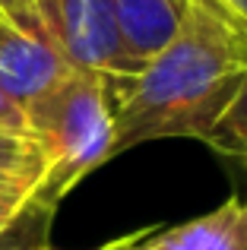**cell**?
Here are the masks:
<instances>
[{
	"mask_svg": "<svg viewBox=\"0 0 247 250\" xmlns=\"http://www.w3.org/2000/svg\"><path fill=\"white\" fill-rule=\"evenodd\" d=\"M247 76V42L187 0L184 25L140 76L114 89L111 159L140 143H206Z\"/></svg>",
	"mask_w": 247,
	"mask_h": 250,
	"instance_id": "1",
	"label": "cell"
},
{
	"mask_svg": "<svg viewBox=\"0 0 247 250\" xmlns=\"http://www.w3.org/2000/svg\"><path fill=\"white\" fill-rule=\"evenodd\" d=\"M25 130L41 152V181L32 193V203L54 212V206L89 171L111 159V83L73 70L25 108Z\"/></svg>",
	"mask_w": 247,
	"mask_h": 250,
	"instance_id": "2",
	"label": "cell"
},
{
	"mask_svg": "<svg viewBox=\"0 0 247 250\" xmlns=\"http://www.w3.org/2000/svg\"><path fill=\"white\" fill-rule=\"evenodd\" d=\"M32 10L70 70L108 80L111 95L121 83L140 76L121 44L111 0H35Z\"/></svg>",
	"mask_w": 247,
	"mask_h": 250,
	"instance_id": "3",
	"label": "cell"
},
{
	"mask_svg": "<svg viewBox=\"0 0 247 250\" xmlns=\"http://www.w3.org/2000/svg\"><path fill=\"white\" fill-rule=\"evenodd\" d=\"M70 73H73L70 63L61 57V51L51 44V38L38 25L35 10H29L22 19L3 29L0 35V89L22 111L32 102H38L44 92H51L61 80H67Z\"/></svg>",
	"mask_w": 247,
	"mask_h": 250,
	"instance_id": "4",
	"label": "cell"
},
{
	"mask_svg": "<svg viewBox=\"0 0 247 250\" xmlns=\"http://www.w3.org/2000/svg\"><path fill=\"white\" fill-rule=\"evenodd\" d=\"M99 250H247V203L231 196L190 222L162 231H136Z\"/></svg>",
	"mask_w": 247,
	"mask_h": 250,
	"instance_id": "5",
	"label": "cell"
},
{
	"mask_svg": "<svg viewBox=\"0 0 247 250\" xmlns=\"http://www.w3.org/2000/svg\"><path fill=\"white\" fill-rule=\"evenodd\" d=\"M121 44L136 70L178 38L187 0H111Z\"/></svg>",
	"mask_w": 247,
	"mask_h": 250,
	"instance_id": "6",
	"label": "cell"
},
{
	"mask_svg": "<svg viewBox=\"0 0 247 250\" xmlns=\"http://www.w3.org/2000/svg\"><path fill=\"white\" fill-rule=\"evenodd\" d=\"M206 146H212L216 152L238 159L247 165V76L241 83V89L235 92L231 104L225 108V114L216 121V127L206 136Z\"/></svg>",
	"mask_w": 247,
	"mask_h": 250,
	"instance_id": "7",
	"label": "cell"
},
{
	"mask_svg": "<svg viewBox=\"0 0 247 250\" xmlns=\"http://www.w3.org/2000/svg\"><path fill=\"white\" fill-rule=\"evenodd\" d=\"M0 171L29 177V181H41V152H38L35 140L22 133H3L0 130Z\"/></svg>",
	"mask_w": 247,
	"mask_h": 250,
	"instance_id": "8",
	"label": "cell"
},
{
	"mask_svg": "<svg viewBox=\"0 0 247 250\" xmlns=\"http://www.w3.org/2000/svg\"><path fill=\"white\" fill-rule=\"evenodd\" d=\"M247 42V0H190Z\"/></svg>",
	"mask_w": 247,
	"mask_h": 250,
	"instance_id": "9",
	"label": "cell"
},
{
	"mask_svg": "<svg viewBox=\"0 0 247 250\" xmlns=\"http://www.w3.org/2000/svg\"><path fill=\"white\" fill-rule=\"evenodd\" d=\"M32 193L29 190H0V238L16 225V219L29 209Z\"/></svg>",
	"mask_w": 247,
	"mask_h": 250,
	"instance_id": "10",
	"label": "cell"
},
{
	"mask_svg": "<svg viewBox=\"0 0 247 250\" xmlns=\"http://www.w3.org/2000/svg\"><path fill=\"white\" fill-rule=\"evenodd\" d=\"M0 130H3V133H22V136H29V130H25V111L19 108V104L13 102L3 89H0Z\"/></svg>",
	"mask_w": 247,
	"mask_h": 250,
	"instance_id": "11",
	"label": "cell"
},
{
	"mask_svg": "<svg viewBox=\"0 0 247 250\" xmlns=\"http://www.w3.org/2000/svg\"><path fill=\"white\" fill-rule=\"evenodd\" d=\"M19 222H22V215H19L16 225H13L10 231L0 238V250H44V244L38 241V234H35V238H25V234H19Z\"/></svg>",
	"mask_w": 247,
	"mask_h": 250,
	"instance_id": "12",
	"label": "cell"
},
{
	"mask_svg": "<svg viewBox=\"0 0 247 250\" xmlns=\"http://www.w3.org/2000/svg\"><path fill=\"white\" fill-rule=\"evenodd\" d=\"M32 3L35 0H0V13L6 16V22H16V19H22L32 10Z\"/></svg>",
	"mask_w": 247,
	"mask_h": 250,
	"instance_id": "13",
	"label": "cell"
},
{
	"mask_svg": "<svg viewBox=\"0 0 247 250\" xmlns=\"http://www.w3.org/2000/svg\"><path fill=\"white\" fill-rule=\"evenodd\" d=\"M38 184L29 181V177H19V174H10V171H0V190H29L35 193Z\"/></svg>",
	"mask_w": 247,
	"mask_h": 250,
	"instance_id": "14",
	"label": "cell"
},
{
	"mask_svg": "<svg viewBox=\"0 0 247 250\" xmlns=\"http://www.w3.org/2000/svg\"><path fill=\"white\" fill-rule=\"evenodd\" d=\"M6 25H10V22H6V16L0 13V35H3V29H6Z\"/></svg>",
	"mask_w": 247,
	"mask_h": 250,
	"instance_id": "15",
	"label": "cell"
},
{
	"mask_svg": "<svg viewBox=\"0 0 247 250\" xmlns=\"http://www.w3.org/2000/svg\"><path fill=\"white\" fill-rule=\"evenodd\" d=\"M44 250H48V247H44Z\"/></svg>",
	"mask_w": 247,
	"mask_h": 250,
	"instance_id": "16",
	"label": "cell"
}]
</instances>
